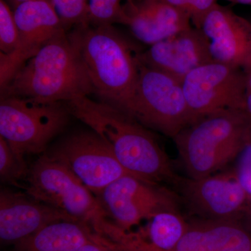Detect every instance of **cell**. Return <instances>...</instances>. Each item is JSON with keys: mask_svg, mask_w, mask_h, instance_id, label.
<instances>
[{"mask_svg": "<svg viewBox=\"0 0 251 251\" xmlns=\"http://www.w3.org/2000/svg\"><path fill=\"white\" fill-rule=\"evenodd\" d=\"M94 94L77 49L65 31L25 63L1 89V97L69 102Z\"/></svg>", "mask_w": 251, "mask_h": 251, "instance_id": "3957f363", "label": "cell"}, {"mask_svg": "<svg viewBox=\"0 0 251 251\" xmlns=\"http://www.w3.org/2000/svg\"><path fill=\"white\" fill-rule=\"evenodd\" d=\"M19 32L14 11L6 0H0V57H6L17 48Z\"/></svg>", "mask_w": 251, "mask_h": 251, "instance_id": "7402d4cb", "label": "cell"}, {"mask_svg": "<svg viewBox=\"0 0 251 251\" xmlns=\"http://www.w3.org/2000/svg\"><path fill=\"white\" fill-rule=\"evenodd\" d=\"M26 179V193L36 201L64 211L110 242L123 244L129 239L130 234L109 221L98 198L72 172L47 155L34 162Z\"/></svg>", "mask_w": 251, "mask_h": 251, "instance_id": "277c9868", "label": "cell"}, {"mask_svg": "<svg viewBox=\"0 0 251 251\" xmlns=\"http://www.w3.org/2000/svg\"><path fill=\"white\" fill-rule=\"evenodd\" d=\"M8 1H9L10 4H11V6H12L14 9L18 5L23 4V3L27 2V1H34V0H8Z\"/></svg>", "mask_w": 251, "mask_h": 251, "instance_id": "f546056e", "label": "cell"}, {"mask_svg": "<svg viewBox=\"0 0 251 251\" xmlns=\"http://www.w3.org/2000/svg\"><path fill=\"white\" fill-rule=\"evenodd\" d=\"M60 221H77L64 211L36 201L26 193L23 194L5 188L0 191L1 243L15 245L48 225Z\"/></svg>", "mask_w": 251, "mask_h": 251, "instance_id": "5bb4252c", "label": "cell"}, {"mask_svg": "<svg viewBox=\"0 0 251 251\" xmlns=\"http://www.w3.org/2000/svg\"><path fill=\"white\" fill-rule=\"evenodd\" d=\"M173 251H251V236L234 221L188 224Z\"/></svg>", "mask_w": 251, "mask_h": 251, "instance_id": "e0dca14e", "label": "cell"}, {"mask_svg": "<svg viewBox=\"0 0 251 251\" xmlns=\"http://www.w3.org/2000/svg\"><path fill=\"white\" fill-rule=\"evenodd\" d=\"M69 37L80 54L94 94L126 113L139 80L141 51L112 25H80Z\"/></svg>", "mask_w": 251, "mask_h": 251, "instance_id": "7a4b0ae2", "label": "cell"}, {"mask_svg": "<svg viewBox=\"0 0 251 251\" xmlns=\"http://www.w3.org/2000/svg\"><path fill=\"white\" fill-rule=\"evenodd\" d=\"M247 77L242 68L214 62L192 71L181 85L188 106L198 120L224 110L245 111Z\"/></svg>", "mask_w": 251, "mask_h": 251, "instance_id": "9c48e42d", "label": "cell"}, {"mask_svg": "<svg viewBox=\"0 0 251 251\" xmlns=\"http://www.w3.org/2000/svg\"><path fill=\"white\" fill-rule=\"evenodd\" d=\"M157 185L126 175L107 186L97 197L114 223L127 232L158 213L176 210L174 196Z\"/></svg>", "mask_w": 251, "mask_h": 251, "instance_id": "30bf717a", "label": "cell"}, {"mask_svg": "<svg viewBox=\"0 0 251 251\" xmlns=\"http://www.w3.org/2000/svg\"><path fill=\"white\" fill-rule=\"evenodd\" d=\"M200 29L209 41L214 62L250 70L251 22L217 3L206 15Z\"/></svg>", "mask_w": 251, "mask_h": 251, "instance_id": "7c38bea8", "label": "cell"}, {"mask_svg": "<svg viewBox=\"0 0 251 251\" xmlns=\"http://www.w3.org/2000/svg\"><path fill=\"white\" fill-rule=\"evenodd\" d=\"M125 6L133 35L149 46L192 27L189 14L157 0H138Z\"/></svg>", "mask_w": 251, "mask_h": 251, "instance_id": "2e32d148", "label": "cell"}, {"mask_svg": "<svg viewBox=\"0 0 251 251\" xmlns=\"http://www.w3.org/2000/svg\"><path fill=\"white\" fill-rule=\"evenodd\" d=\"M100 237L78 221H57L15 244L14 251H76Z\"/></svg>", "mask_w": 251, "mask_h": 251, "instance_id": "ac0fdd59", "label": "cell"}, {"mask_svg": "<svg viewBox=\"0 0 251 251\" xmlns=\"http://www.w3.org/2000/svg\"><path fill=\"white\" fill-rule=\"evenodd\" d=\"M251 125L244 110H224L202 117L175 137L191 179L213 175L237 158Z\"/></svg>", "mask_w": 251, "mask_h": 251, "instance_id": "5b68a950", "label": "cell"}, {"mask_svg": "<svg viewBox=\"0 0 251 251\" xmlns=\"http://www.w3.org/2000/svg\"><path fill=\"white\" fill-rule=\"evenodd\" d=\"M179 183L191 207L213 221H234L249 198L234 174L211 175Z\"/></svg>", "mask_w": 251, "mask_h": 251, "instance_id": "9a60e30c", "label": "cell"}, {"mask_svg": "<svg viewBox=\"0 0 251 251\" xmlns=\"http://www.w3.org/2000/svg\"><path fill=\"white\" fill-rule=\"evenodd\" d=\"M237 158L234 175L248 196L251 198V125Z\"/></svg>", "mask_w": 251, "mask_h": 251, "instance_id": "cb8c5ba5", "label": "cell"}, {"mask_svg": "<svg viewBox=\"0 0 251 251\" xmlns=\"http://www.w3.org/2000/svg\"><path fill=\"white\" fill-rule=\"evenodd\" d=\"M73 116L99 135L125 169L137 177L158 184L179 183L171 161L148 128L120 109L80 97L67 103Z\"/></svg>", "mask_w": 251, "mask_h": 251, "instance_id": "6da1fadb", "label": "cell"}, {"mask_svg": "<svg viewBox=\"0 0 251 251\" xmlns=\"http://www.w3.org/2000/svg\"><path fill=\"white\" fill-rule=\"evenodd\" d=\"M69 115L62 102L1 97L0 136L21 156L39 154L64 130Z\"/></svg>", "mask_w": 251, "mask_h": 251, "instance_id": "8992f818", "label": "cell"}, {"mask_svg": "<svg viewBox=\"0 0 251 251\" xmlns=\"http://www.w3.org/2000/svg\"><path fill=\"white\" fill-rule=\"evenodd\" d=\"M145 65L182 82L197 68L214 62L209 41L200 28L192 27L150 46L140 54Z\"/></svg>", "mask_w": 251, "mask_h": 251, "instance_id": "4fadbf2b", "label": "cell"}, {"mask_svg": "<svg viewBox=\"0 0 251 251\" xmlns=\"http://www.w3.org/2000/svg\"><path fill=\"white\" fill-rule=\"evenodd\" d=\"M19 39L12 54L0 57V86L3 88L23 64L44 46L65 31L50 0H34L14 9Z\"/></svg>", "mask_w": 251, "mask_h": 251, "instance_id": "8fae6325", "label": "cell"}, {"mask_svg": "<svg viewBox=\"0 0 251 251\" xmlns=\"http://www.w3.org/2000/svg\"><path fill=\"white\" fill-rule=\"evenodd\" d=\"M45 154L66 167L97 197L122 176H135L124 168L111 149L93 130L68 135Z\"/></svg>", "mask_w": 251, "mask_h": 251, "instance_id": "ba28073f", "label": "cell"}, {"mask_svg": "<svg viewBox=\"0 0 251 251\" xmlns=\"http://www.w3.org/2000/svg\"><path fill=\"white\" fill-rule=\"evenodd\" d=\"M126 1L127 2L126 4L131 5L134 4L136 0H126Z\"/></svg>", "mask_w": 251, "mask_h": 251, "instance_id": "4dcf8cb0", "label": "cell"}, {"mask_svg": "<svg viewBox=\"0 0 251 251\" xmlns=\"http://www.w3.org/2000/svg\"><path fill=\"white\" fill-rule=\"evenodd\" d=\"M216 4L217 0H187L186 11L195 27L201 28L206 15Z\"/></svg>", "mask_w": 251, "mask_h": 251, "instance_id": "d4e9b609", "label": "cell"}, {"mask_svg": "<svg viewBox=\"0 0 251 251\" xmlns=\"http://www.w3.org/2000/svg\"><path fill=\"white\" fill-rule=\"evenodd\" d=\"M87 24L93 25H128L129 18L121 0H87Z\"/></svg>", "mask_w": 251, "mask_h": 251, "instance_id": "ffe728a7", "label": "cell"}, {"mask_svg": "<svg viewBox=\"0 0 251 251\" xmlns=\"http://www.w3.org/2000/svg\"><path fill=\"white\" fill-rule=\"evenodd\" d=\"M150 221L148 242L156 251H173L188 227L176 210L161 211Z\"/></svg>", "mask_w": 251, "mask_h": 251, "instance_id": "d6986e66", "label": "cell"}, {"mask_svg": "<svg viewBox=\"0 0 251 251\" xmlns=\"http://www.w3.org/2000/svg\"><path fill=\"white\" fill-rule=\"evenodd\" d=\"M24 157L15 152L9 144L0 136V178L1 181L17 184L20 180L27 178L29 168Z\"/></svg>", "mask_w": 251, "mask_h": 251, "instance_id": "44dd1931", "label": "cell"}, {"mask_svg": "<svg viewBox=\"0 0 251 251\" xmlns=\"http://www.w3.org/2000/svg\"><path fill=\"white\" fill-rule=\"evenodd\" d=\"M108 239L100 237L99 240L88 243L76 251H113L109 247Z\"/></svg>", "mask_w": 251, "mask_h": 251, "instance_id": "484cf974", "label": "cell"}, {"mask_svg": "<svg viewBox=\"0 0 251 251\" xmlns=\"http://www.w3.org/2000/svg\"><path fill=\"white\" fill-rule=\"evenodd\" d=\"M247 77V90L245 97V112L251 119V69L248 71Z\"/></svg>", "mask_w": 251, "mask_h": 251, "instance_id": "83f0119b", "label": "cell"}, {"mask_svg": "<svg viewBox=\"0 0 251 251\" xmlns=\"http://www.w3.org/2000/svg\"></svg>", "mask_w": 251, "mask_h": 251, "instance_id": "1f68e13d", "label": "cell"}, {"mask_svg": "<svg viewBox=\"0 0 251 251\" xmlns=\"http://www.w3.org/2000/svg\"><path fill=\"white\" fill-rule=\"evenodd\" d=\"M157 1H163L167 4L172 5L175 7L186 11V5H187V0H157Z\"/></svg>", "mask_w": 251, "mask_h": 251, "instance_id": "f1b7e54d", "label": "cell"}, {"mask_svg": "<svg viewBox=\"0 0 251 251\" xmlns=\"http://www.w3.org/2000/svg\"><path fill=\"white\" fill-rule=\"evenodd\" d=\"M126 114L146 128L173 139L198 121L188 106L181 82L143 64Z\"/></svg>", "mask_w": 251, "mask_h": 251, "instance_id": "52a82bcc", "label": "cell"}, {"mask_svg": "<svg viewBox=\"0 0 251 251\" xmlns=\"http://www.w3.org/2000/svg\"><path fill=\"white\" fill-rule=\"evenodd\" d=\"M108 245L113 251H155L149 244L140 247H131L108 241Z\"/></svg>", "mask_w": 251, "mask_h": 251, "instance_id": "4316f807", "label": "cell"}, {"mask_svg": "<svg viewBox=\"0 0 251 251\" xmlns=\"http://www.w3.org/2000/svg\"><path fill=\"white\" fill-rule=\"evenodd\" d=\"M64 28L87 24V0H50Z\"/></svg>", "mask_w": 251, "mask_h": 251, "instance_id": "603a6c76", "label": "cell"}]
</instances>
